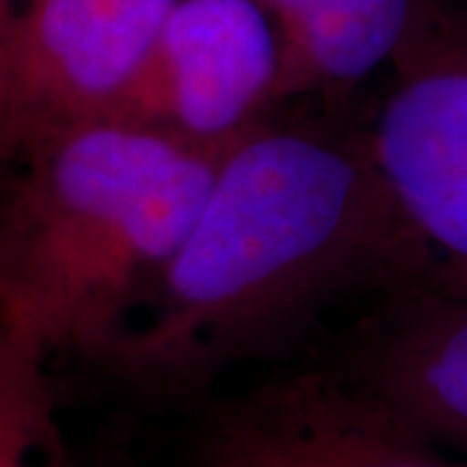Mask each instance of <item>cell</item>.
Masks as SVG:
<instances>
[{
	"label": "cell",
	"instance_id": "1",
	"mask_svg": "<svg viewBox=\"0 0 467 467\" xmlns=\"http://www.w3.org/2000/svg\"><path fill=\"white\" fill-rule=\"evenodd\" d=\"M367 125L267 115L223 150L149 304L88 364L143 400L198 402L350 299L426 284Z\"/></svg>",
	"mask_w": 467,
	"mask_h": 467
},
{
	"label": "cell",
	"instance_id": "2",
	"mask_svg": "<svg viewBox=\"0 0 467 467\" xmlns=\"http://www.w3.org/2000/svg\"><path fill=\"white\" fill-rule=\"evenodd\" d=\"M221 156L122 119L26 146L0 169V319L94 361L153 296Z\"/></svg>",
	"mask_w": 467,
	"mask_h": 467
},
{
	"label": "cell",
	"instance_id": "3",
	"mask_svg": "<svg viewBox=\"0 0 467 467\" xmlns=\"http://www.w3.org/2000/svg\"><path fill=\"white\" fill-rule=\"evenodd\" d=\"M367 130L426 285L467 294V0H429Z\"/></svg>",
	"mask_w": 467,
	"mask_h": 467
},
{
	"label": "cell",
	"instance_id": "4",
	"mask_svg": "<svg viewBox=\"0 0 467 467\" xmlns=\"http://www.w3.org/2000/svg\"><path fill=\"white\" fill-rule=\"evenodd\" d=\"M190 467H467V457L330 364L202 400Z\"/></svg>",
	"mask_w": 467,
	"mask_h": 467
},
{
	"label": "cell",
	"instance_id": "5",
	"mask_svg": "<svg viewBox=\"0 0 467 467\" xmlns=\"http://www.w3.org/2000/svg\"><path fill=\"white\" fill-rule=\"evenodd\" d=\"M177 0H26L0 60V169L70 125L112 119Z\"/></svg>",
	"mask_w": 467,
	"mask_h": 467
},
{
	"label": "cell",
	"instance_id": "6",
	"mask_svg": "<svg viewBox=\"0 0 467 467\" xmlns=\"http://www.w3.org/2000/svg\"><path fill=\"white\" fill-rule=\"evenodd\" d=\"M278 36L257 0H177L112 119L223 153L278 112Z\"/></svg>",
	"mask_w": 467,
	"mask_h": 467
},
{
	"label": "cell",
	"instance_id": "7",
	"mask_svg": "<svg viewBox=\"0 0 467 467\" xmlns=\"http://www.w3.org/2000/svg\"><path fill=\"white\" fill-rule=\"evenodd\" d=\"M333 367L467 457V294L416 284L368 304Z\"/></svg>",
	"mask_w": 467,
	"mask_h": 467
},
{
	"label": "cell",
	"instance_id": "8",
	"mask_svg": "<svg viewBox=\"0 0 467 467\" xmlns=\"http://www.w3.org/2000/svg\"><path fill=\"white\" fill-rule=\"evenodd\" d=\"M278 36V109L335 99L389 67L429 0H257Z\"/></svg>",
	"mask_w": 467,
	"mask_h": 467
},
{
	"label": "cell",
	"instance_id": "9",
	"mask_svg": "<svg viewBox=\"0 0 467 467\" xmlns=\"http://www.w3.org/2000/svg\"><path fill=\"white\" fill-rule=\"evenodd\" d=\"M50 358L0 319V467H76L57 423Z\"/></svg>",
	"mask_w": 467,
	"mask_h": 467
},
{
	"label": "cell",
	"instance_id": "10",
	"mask_svg": "<svg viewBox=\"0 0 467 467\" xmlns=\"http://www.w3.org/2000/svg\"><path fill=\"white\" fill-rule=\"evenodd\" d=\"M26 0H0V60L5 55V47H8V39L16 29V21L24 11Z\"/></svg>",
	"mask_w": 467,
	"mask_h": 467
}]
</instances>
